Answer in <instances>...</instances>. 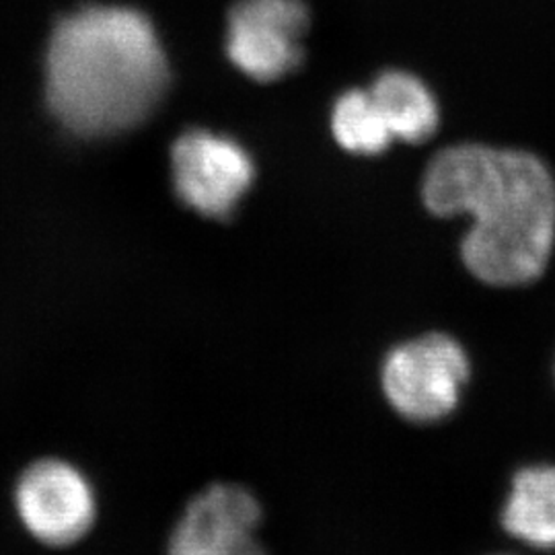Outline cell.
Listing matches in <instances>:
<instances>
[{
  "label": "cell",
  "instance_id": "cell-1",
  "mask_svg": "<svg viewBox=\"0 0 555 555\" xmlns=\"http://www.w3.org/2000/svg\"><path fill=\"white\" fill-rule=\"evenodd\" d=\"M422 198L437 217L469 215L461 254L490 286H522L541 276L555 245V179L522 151L459 144L430 160Z\"/></svg>",
  "mask_w": 555,
  "mask_h": 555
},
{
  "label": "cell",
  "instance_id": "cell-2",
  "mask_svg": "<svg viewBox=\"0 0 555 555\" xmlns=\"http://www.w3.org/2000/svg\"><path fill=\"white\" fill-rule=\"evenodd\" d=\"M167 80L157 31L137 9L85 7L52 34L48 103L77 137H109L139 126L159 105Z\"/></svg>",
  "mask_w": 555,
  "mask_h": 555
},
{
  "label": "cell",
  "instance_id": "cell-4",
  "mask_svg": "<svg viewBox=\"0 0 555 555\" xmlns=\"http://www.w3.org/2000/svg\"><path fill=\"white\" fill-rule=\"evenodd\" d=\"M23 529L48 547H68L89 535L98 520V494L77 465L46 456L27 465L15 486Z\"/></svg>",
  "mask_w": 555,
  "mask_h": 555
},
{
  "label": "cell",
  "instance_id": "cell-6",
  "mask_svg": "<svg viewBox=\"0 0 555 555\" xmlns=\"http://www.w3.org/2000/svg\"><path fill=\"white\" fill-rule=\"evenodd\" d=\"M179 199L208 219H227L251 188L254 160L237 140L208 130H190L171 151Z\"/></svg>",
  "mask_w": 555,
  "mask_h": 555
},
{
  "label": "cell",
  "instance_id": "cell-9",
  "mask_svg": "<svg viewBox=\"0 0 555 555\" xmlns=\"http://www.w3.org/2000/svg\"><path fill=\"white\" fill-rule=\"evenodd\" d=\"M371 93L393 139L417 144L437 132L440 119L437 100L414 75L387 70L373 82Z\"/></svg>",
  "mask_w": 555,
  "mask_h": 555
},
{
  "label": "cell",
  "instance_id": "cell-5",
  "mask_svg": "<svg viewBox=\"0 0 555 555\" xmlns=\"http://www.w3.org/2000/svg\"><path fill=\"white\" fill-rule=\"evenodd\" d=\"M307 29L302 0H238L229 13L227 54L249 79H284L302 62Z\"/></svg>",
  "mask_w": 555,
  "mask_h": 555
},
{
  "label": "cell",
  "instance_id": "cell-10",
  "mask_svg": "<svg viewBox=\"0 0 555 555\" xmlns=\"http://www.w3.org/2000/svg\"><path fill=\"white\" fill-rule=\"evenodd\" d=\"M332 132L337 144L354 155H380L396 140L371 89L346 91L336 101Z\"/></svg>",
  "mask_w": 555,
  "mask_h": 555
},
{
  "label": "cell",
  "instance_id": "cell-3",
  "mask_svg": "<svg viewBox=\"0 0 555 555\" xmlns=\"http://www.w3.org/2000/svg\"><path fill=\"white\" fill-rule=\"evenodd\" d=\"M472 375V362L455 337L428 334L396 346L380 369V385L397 414L416 424L451 416Z\"/></svg>",
  "mask_w": 555,
  "mask_h": 555
},
{
  "label": "cell",
  "instance_id": "cell-8",
  "mask_svg": "<svg viewBox=\"0 0 555 555\" xmlns=\"http://www.w3.org/2000/svg\"><path fill=\"white\" fill-rule=\"evenodd\" d=\"M502 527L529 547L555 552V465H531L516 474Z\"/></svg>",
  "mask_w": 555,
  "mask_h": 555
},
{
  "label": "cell",
  "instance_id": "cell-7",
  "mask_svg": "<svg viewBox=\"0 0 555 555\" xmlns=\"http://www.w3.org/2000/svg\"><path fill=\"white\" fill-rule=\"evenodd\" d=\"M259 502L241 486H208L179 516L167 555H268L258 541Z\"/></svg>",
  "mask_w": 555,
  "mask_h": 555
}]
</instances>
